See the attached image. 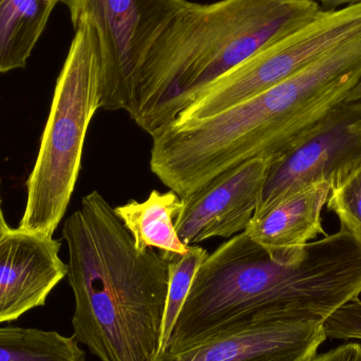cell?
I'll use <instances>...</instances> for the list:
<instances>
[{
  "label": "cell",
  "instance_id": "6da1fadb",
  "mask_svg": "<svg viewBox=\"0 0 361 361\" xmlns=\"http://www.w3.org/2000/svg\"><path fill=\"white\" fill-rule=\"evenodd\" d=\"M360 294L357 235L341 227L307 244L300 260L282 263L242 231L200 265L163 352L197 345L262 313L301 312L326 320Z\"/></svg>",
  "mask_w": 361,
  "mask_h": 361
},
{
  "label": "cell",
  "instance_id": "7a4b0ae2",
  "mask_svg": "<svg viewBox=\"0 0 361 361\" xmlns=\"http://www.w3.org/2000/svg\"><path fill=\"white\" fill-rule=\"evenodd\" d=\"M73 337L99 361H154L162 350L169 261L141 252L114 206L94 190L63 223Z\"/></svg>",
  "mask_w": 361,
  "mask_h": 361
},
{
  "label": "cell",
  "instance_id": "3957f363",
  "mask_svg": "<svg viewBox=\"0 0 361 361\" xmlns=\"http://www.w3.org/2000/svg\"><path fill=\"white\" fill-rule=\"evenodd\" d=\"M320 11L309 0L188 1L146 57L127 112L154 135L219 78Z\"/></svg>",
  "mask_w": 361,
  "mask_h": 361
},
{
  "label": "cell",
  "instance_id": "277c9868",
  "mask_svg": "<svg viewBox=\"0 0 361 361\" xmlns=\"http://www.w3.org/2000/svg\"><path fill=\"white\" fill-rule=\"evenodd\" d=\"M74 29L57 78L35 165L27 178V199L18 228L52 235L73 195L89 125L101 109L102 63L94 27Z\"/></svg>",
  "mask_w": 361,
  "mask_h": 361
},
{
  "label": "cell",
  "instance_id": "5b68a950",
  "mask_svg": "<svg viewBox=\"0 0 361 361\" xmlns=\"http://www.w3.org/2000/svg\"><path fill=\"white\" fill-rule=\"evenodd\" d=\"M361 35V4L322 10L219 78L182 110L176 124L216 116L283 82L329 51Z\"/></svg>",
  "mask_w": 361,
  "mask_h": 361
},
{
  "label": "cell",
  "instance_id": "8992f818",
  "mask_svg": "<svg viewBox=\"0 0 361 361\" xmlns=\"http://www.w3.org/2000/svg\"><path fill=\"white\" fill-rule=\"evenodd\" d=\"M73 27L88 21L99 39L101 109H128L140 70L187 0H65Z\"/></svg>",
  "mask_w": 361,
  "mask_h": 361
},
{
  "label": "cell",
  "instance_id": "52a82bcc",
  "mask_svg": "<svg viewBox=\"0 0 361 361\" xmlns=\"http://www.w3.org/2000/svg\"><path fill=\"white\" fill-rule=\"evenodd\" d=\"M324 322L301 312L259 314L154 361H310L326 341Z\"/></svg>",
  "mask_w": 361,
  "mask_h": 361
},
{
  "label": "cell",
  "instance_id": "ba28073f",
  "mask_svg": "<svg viewBox=\"0 0 361 361\" xmlns=\"http://www.w3.org/2000/svg\"><path fill=\"white\" fill-rule=\"evenodd\" d=\"M361 163V101L345 102L271 165L258 207L300 185L331 188Z\"/></svg>",
  "mask_w": 361,
  "mask_h": 361
},
{
  "label": "cell",
  "instance_id": "9c48e42d",
  "mask_svg": "<svg viewBox=\"0 0 361 361\" xmlns=\"http://www.w3.org/2000/svg\"><path fill=\"white\" fill-rule=\"evenodd\" d=\"M278 158L259 157L214 177L182 197L176 231L187 246L231 238L247 228L260 202L269 169Z\"/></svg>",
  "mask_w": 361,
  "mask_h": 361
},
{
  "label": "cell",
  "instance_id": "30bf717a",
  "mask_svg": "<svg viewBox=\"0 0 361 361\" xmlns=\"http://www.w3.org/2000/svg\"><path fill=\"white\" fill-rule=\"evenodd\" d=\"M61 247L52 235L19 228L11 229L0 242V324L46 305L68 275Z\"/></svg>",
  "mask_w": 361,
  "mask_h": 361
},
{
  "label": "cell",
  "instance_id": "8fae6325",
  "mask_svg": "<svg viewBox=\"0 0 361 361\" xmlns=\"http://www.w3.org/2000/svg\"><path fill=\"white\" fill-rule=\"evenodd\" d=\"M330 192V184L326 182L288 189L271 203L257 208L244 231L274 260L297 262L307 244L318 235H326L322 212Z\"/></svg>",
  "mask_w": 361,
  "mask_h": 361
},
{
  "label": "cell",
  "instance_id": "7c38bea8",
  "mask_svg": "<svg viewBox=\"0 0 361 361\" xmlns=\"http://www.w3.org/2000/svg\"><path fill=\"white\" fill-rule=\"evenodd\" d=\"M180 207L182 197L175 191L152 190L145 201L131 200L114 210L139 252L154 248L171 261L186 254L189 248L180 241L176 231V219Z\"/></svg>",
  "mask_w": 361,
  "mask_h": 361
},
{
  "label": "cell",
  "instance_id": "4fadbf2b",
  "mask_svg": "<svg viewBox=\"0 0 361 361\" xmlns=\"http://www.w3.org/2000/svg\"><path fill=\"white\" fill-rule=\"evenodd\" d=\"M65 0H0V74L27 66L53 10Z\"/></svg>",
  "mask_w": 361,
  "mask_h": 361
},
{
  "label": "cell",
  "instance_id": "5bb4252c",
  "mask_svg": "<svg viewBox=\"0 0 361 361\" xmlns=\"http://www.w3.org/2000/svg\"><path fill=\"white\" fill-rule=\"evenodd\" d=\"M73 336L55 331L0 328V361H85L86 354Z\"/></svg>",
  "mask_w": 361,
  "mask_h": 361
},
{
  "label": "cell",
  "instance_id": "9a60e30c",
  "mask_svg": "<svg viewBox=\"0 0 361 361\" xmlns=\"http://www.w3.org/2000/svg\"><path fill=\"white\" fill-rule=\"evenodd\" d=\"M207 250L201 246H189L186 254L169 261V290H167L166 307H165L164 324L162 332V350L164 351L173 326L177 322L180 310L190 290L193 278L206 257Z\"/></svg>",
  "mask_w": 361,
  "mask_h": 361
},
{
  "label": "cell",
  "instance_id": "2e32d148",
  "mask_svg": "<svg viewBox=\"0 0 361 361\" xmlns=\"http://www.w3.org/2000/svg\"><path fill=\"white\" fill-rule=\"evenodd\" d=\"M326 207L341 228L361 238V163L331 188Z\"/></svg>",
  "mask_w": 361,
  "mask_h": 361
},
{
  "label": "cell",
  "instance_id": "e0dca14e",
  "mask_svg": "<svg viewBox=\"0 0 361 361\" xmlns=\"http://www.w3.org/2000/svg\"><path fill=\"white\" fill-rule=\"evenodd\" d=\"M326 338L361 339V299L353 300L337 309L324 322Z\"/></svg>",
  "mask_w": 361,
  "mask_h": 361
},
{
  "label": "cell",
  "instance_id": "ac0fdd59",
  "mask_svg": "<svg viewBox=\"0 0 361 361\" xmlns=\"http://www.w3.org/2000/svg\"><path fill=\"white\" fill-rule=\"evenodd\" d=\"M310 361H361V345L345 343L322 355H316Z\"/></svg>",
  "mask_w": 361,
  "mask_h": 361
},
{
  "label": "cell",
  "instance_id": "d6986e66",
  "mask_svg": "<svg viewBox=\"0 0 361 361\" xmlns=\"http://www.w3.org/2000/svg\"><path fill=\"white\" fill-rule=\"evenodd\" d=\"M309 1L317 2L322 10L333 11L351 4H361V0H309Z\"/></svg>",
  "mask_w": 361,
  "mask_h": 361
},
{
  "label": "cell",
  "instance_id": "ffe728a7",
  "mask_svg": "<svg viewBox=\"0 0 361 361\" xmlns=\"http://www.w3.org/2000/svg\"><path fill=\"white\" fill-rule=\"evenodd\" d=\"M11 229L12 228L8 226V223L4 220V212L1 209V197H0V242L10 233Z\"/></svg>",
  "mask_w": 361,
  "mask_h": 361
},
{
  "label": "cell",
  "instance_id": "44dd1931",
  "mask_svg": "<svg viewBox=\"0 0 361 361\" xmlns=\"http://www.w3.org/2000/svg\"><path fill=\"white\" fill-rule=\"evenodd\" d=\"M361 101V80L360 82L354 87L353 90L350 93L345 102H357Z\"/></svg>",
  "mask_w": 361,
  "mask_h": 361
}]
</instances>
